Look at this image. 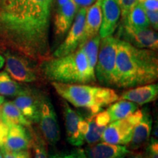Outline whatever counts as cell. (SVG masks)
<instances>
[{
  "label": "cell",
  "mask_w": 158,
  "mask_h": 158,
  "mask_svg": "<svg viewBox=\"0 0 158 158\" xmlns=\"http://www.w3.org/2000/svg\"><path fill=\"white\" fill-rule=\"evenodd\" d=\"M5 58H4L2 55H0V69L3 68L4 64H5Z\"/></svg>",
  "instance_id": "obj_37"
},
{
  "label": "cell",
  "mask_w": 158,
  "mask_h": 158,
  "mask_svg": "<svg viewBox=\"0 0 158 158\" xmlns=\"http://www.w3.org/2000/svg\"><path fill=\"white\" fill-rule=\"evenodd\" d=\"M87 7H81L77 12L74 23L69 29L68 36L62 44L54 51V57L66 56L74 52L78 48L81 41L85 25Z\"/></svg>",
  "instance_id": "obj_10"
},
{
  "label": "cell",
  "mask_w": 158,
  "mask_h": 158,
  "mask_svg": "<svg viewBox=\"0 0 158 158\" xmlns=\"http://www.w3.org/2000/svg\"><path fill=\"white\" fill-rule=\"evenodd\" d=\"M22 88L7 72H0V95L16 97Z\"/></svg>",
  "instance_id": "obj_24"
},
{
  "label": "cell",
  "mask_w": 158,
  "mask_h": 158,
  "mask_svg": "<svg viewBox=\"0 0 158 158\" xmlns=\"http://www.w3.org/2000/svg\"><path fill=\"white\" fill-rule=\"evenodd\" d=\"M100 39L101 38H100V35H98L90 40H89L81 47H80V48H82L85 55H86L89 67L91 71L94 73V70H95L97 60H98Z\"/></svg>",
  "instance_id": "obj_23"
},
{
  "label": "cell",
  "mask_w": 158,
  "mask_h": 158,
  "mask_svg": "<svg viewBox=\"0 0 158 158\" xmlns=\"http://www.w3.org/2000/svg\"><path fill=\"white\" fill-rule=\"evenodd\" d=\"M4 158H31L30 152L28 150L22 151H10L4 147H0Z\"/></svg>",
  "instance_id": "obj_28"
},
{
  "label": "cell",
  "mask_w": 158,
  "mask_h": 158,
  "mask_svg": "<svg viewBox=\"0 0 158 158\" xmlns=\"http://www.w3.org/2000/svg\"><path fill=\"white\" fill-rule=\"evenodd\" d=\"M42 96L29 89H22L14 100V104L29 122L38 123Z\"/></svg>",
  "instance_id": "obj_11"
},
{
  "label": "cell",
  "mask_w": 158,
  "mask_h": 158,
  "mask_svg": "<svg viewBox=\"0 0 158 158\" xmlns=\"http://www.w3.org/2000/svg\"><path fill=\"white\" fill-rule=\"evenodd\" d=\"M118 35L122 37V40L126 41L137 48L154 51L158 48L157 34L148 28L135 29L123 21L119 27Z\"/></svg>",
  "instance_id": "obj_8"
},
{
  "label": "cell",
  "mask_w": 158,
  "mask_h": 158,
  "mask_svg": "<svg viewBox=\"0 0 158 158\" xmlns=\"http://www.w3.org/2000/svg\"><path fill=\"white\" fill-rule=\"evenodd\" d=\"M5 70L13 79L23 83L34 82L37 80V71L26 57L9 51L5 53Z\"/></svg>",
  "instance_id": "obj_9"
},
{
  "label": "cell",
  "mask_w": 158,
  "mask_h": 158,
  "mask_svg": "<svg viewBox=\"0 0 158 158\" xmlns=\"http://www.w3.org/2000/svg\"><path fill=\"white\" fill-rule=\"evenodd\" d=\"M131 151L123 145H115L102 142L86 149L87 158H125Z\"/></svg>",
  "instance_id": "obj_19"
},
{
  "label": "cell",
  "mask_w": 158,
  "mask_h": 158,
  "mask_svg": "<svg viewBox=\"0 0 158 158\" xmlns=\"http://www.w3.org/2000/svg\"><path fill=\"white\" fill-rule=\"evenodd\" d=\"M143 8L147 10L157 11L158 10V0H144L143 2L140 3Z\"/></svg>",
  "instance_id": "obj_33"
},
{
  "label": "cell",
  "mask_w": 158,
  "mask_h": 158,
  "mask_svg": "<svg viewBox=\"0 0 158 158\" xmlns=\"http://www.w3.org/2000/svg\"><path fill=\"white\" fill-rule=\"evenodd\" d=\"M127 158H146V155L144 152L139 151L136 152H130L127 156Z\"/></svg>",
  "instance_id": "obj_35"
},
{
  "label": "cell",
  "mask_w": 158,
  "mask_h": 158,
  "mask_svg": "<svg viewBox=\"0 0 158 158\" xmlns=\"http://www.w3.org/2000/svg\"><path fill=\"white\" fill-rule=\"evenodd\" d=\"M145 155L146 158H158V141L156 138H150Z\"/></svg>",
  "instance_id": "obj_30"
},
{
  "label": "cell",
  "mask_w": 158,
  "mask_h": 158,
  "mask_svg": "<svg viewBox=\"0 0 158 158\" xmlns=\"http://www.w3.org/2000/svg\"><path fill=\"white\" fill-rule=\"evenodd\" d=\"M152 128V118L147 108L143 109V116L134 127L131 140L128 143L132 150H138L148 143Z\"/></svg>",
  "instance_id": "obj_14"
},
{
  "label": "cell",
  "mask_w": 158,
  "mask_h": 158,
  "mask_svg": "<svg viewBox=\"0 0 158 158\" xmlns=\"http://www.w3.org/2000/svg\"><path fill=\"white\" fill-rule=\"evenodd\" d=\"M79 8L73 0H68L65 5L59 7L54 19L55 33L63 37L70 29Z\"/></svg>",
  "instance_id": "obj_17"
},
{
  "label": "cell",
  "mask_w": 158,
  "mask_h": 158,
  "mask_svg": "<svg viewBox=\"0 0 158 158\" xmlns=\"http://www.w3.org/2000/svg\"><path fill=\"white\" fill-rule=\"evenodd\" d=\"M122 20L124 21L135 6L138 3V0H118Z\"/></svg>",
  "instance_id": "obj_27"
},
{
  "label": "cell",
  "mask_w": 158,
  "mask_h": 158,
  "mask_svg": "<svg viewBox=\"0 0 158 158\" xmlns=\"http://www.w3.org/2000/svg\"><path fill=\"white\" fill-rule=\"evenodd\" d=\"M0 116L2 121L7 125L20 124L27 127L31 126V122L23 115L13 102H6L2 104L0 106Z\"/></svg>",
  "instance_id": "obj_20"
},
{
  "label": "cell",
  "mask_w": 158,
  "mask_h": 158,
  "mask_svg": "<svg viewBox=\"0 0 158 158\" xmlns=\"http://www.w3.org/2000/svg\"><path fill=\"white\" fill-rule=\"evenodd\" d=\"M9 126L0 120V147H2L5 143L7 138V133H8Z\"/></svg>",
  "instance_id": "obj_32"
},
{
  "label": "cell",
  "mask_w": 158,
  "mask_h": 158,
  "mask_svg": "<svg viewBox=\"0 0 158 158\" xmlns=\"http://www.w3.org/2000/svg\"><path fill=\"white\" fill-rule=\"evenodd\" d=\"M38 123L45 141L52 146L56 144L60 139V128L57 116L50 99L44 95L41 98Z\"/></svg>",
  "instance_id": "obj_7"
},
{
  "label": "cell",
  "mask_w": 158,
  "mask_h": 158,
  "mask_svg": "<svg viewBox=\"0 0 158 158\" xmlns=\"http://www.w3.org/2000/svg\"><path fill=\"white\" fill-rule=\"evenodd\" d=\"M102 0H96L94 5L87 7L84 34L78 48L81 47L89 40L98 35L102 22Z\"/></svg>",
  "instance_id": "obj_15"
},
{
  "label": "cell",
  "mask_w": 158,
  "mask_h": 158,
  "mask_svg": "<svg viewBox=\"0 0 158 158\" xmlns=\"http://www.w3.org/2000/svg\"><path fill=\"white\" fill-rule=\"evenodd\" d=\"M102 22L100 32V38L110 36L116 30L121 11L118 0H102Z\"/></svg>",
  "instance_id": "obj_12"
},
{
  "label": "cell",
  "mask_w": 158,
  "mask_h": 158,
  "mask_svg": "<svg viewBox=\"0 0 158 158\" xmlns=\"http://www.w3.org/2000/svg\"><path fill=\"white\" fill-rule=\"evenodd\" d=\"M68 2V0H56V5L57 7H61L62 6L65 5Z\"/></svg>",
  "instance_id": "obj_36"
},
{
  "label": "cell",
  "mask_w": 158,
  "mask_h": 158,
  "mask_svg": "<svg viewBox=\"0 0 158 158\" xmlns=\"http://www.w3.org/2000/svg\"><path fill=\"white\" fill-rule=\"evenodd\" d=\"M4 147L10 151L28 150L31 147V137L24 126L10 124Z\"/></svg>",
  "instance_id": "obj_16"
},
{
  "label": "cell",
  "mask_w": 158,
  "mask_h": 158,
  "mask_svg": "<svg viewBox=\"0 0 158 158\" xmlns=\"http://www.w3.org/2000/svg\"><path fill=\"white\" fill-rule=\"evenodd\" d=\"M142 116L143 109H137L126 118L109 123L102 133L101 141L115 145H128L133 128L141 120Z\"/></svg>",
  "instance_id": "obj_6"
},
{
  "label": "cell",
  "mask_w": 158,
  "mask_h": 158,
  "mask_svg": "<svg viewBox=\"0 0 158 158\" xmlns=\"http://www.w3.org/2000/svg\"><path fill=\"white\" fill-rule=\"evenodd\" d=\"M0 120H1V116H0Z\"/></svg>",
  "instance_id": "obj_41"
},
{
  "label": "cell",
  "mask_w": 158,
  "mask_h": 158,
  "mask_svg": "<svg viewBox=\"0 0 158 158\" xmlns=\"http://www.w3.org/2000/svg\"><path fill=\"white\" fill-rule=\"evenodd\" d=\"M4 101H5V98H4V97L0 95V106H2V104L3 103Z\"/></svg>",
  "instance_id": "obj_38"
},
{
  "label": "cell",
  "mask_w": 158,
  "mask_h": 158,
  "mask_svg": "<svg viewBox=\"0 0 158 158\" xmlns=\"http://www.w3.org/2000/svg\"><path fill=\"white\" fill-rule=\"evenodd\" d=\"M158 78L155 51L139 48L118 39L116 44L115 86L132 88L155 83Z\"/></svg>",
  "instance_id": "obj_2"
},
{
  "label": "cell",
  "mask_w": 158,
  "mask_h": 158,
  "mask_svg": "<svg viewBox=\"0 0 158 158\" xmlns=\"http://www.w3.org/2000/svg\"><path fill=\"white\" fill-rule=\"evenodd\" d=\"M31 147L33 149V158H49L46 141L40 135L36 133L33 135Z\"/></svg>",
  "instance_id": "obj_26"
},
{
  "label": "cell",
  "mask_w": 158,
  "mask_h": 158,
  "mask_svg": "<svg viewBox=\"0 0 158 158\" xmlns=\"http://www.w3.org/2000/svg\"><path fill=\"white\" fill-rule=\"evenodd\" d=\"M123 21L135 29H145L149 27L145 9L140 3H138L135 6L126 20Z\"/></svg>",
  "instance_id": "obj_22"
},
{
  "label": "cell",
  "mask_w": 158,
  "mask_h": 158,
  "mask_svg": "<svg viewBox=\"0 0 158 158\" xmlns=\"http://www.w3.org/2000/svg\"><path fill=\"white\" fill-rule=\"evenodd\" d=\"M88 122V130L84 136V141L88 144H94L101 141V137L107 126H102L96 122L93 115L86 118Z\"/></svg>",
  "instance_id": "obj_25"
},
{
  "label": "cell",
  "mask_w": 158,
  "mask_h": 158,
  "mask_svg": "<svg viewBox=\"0 0 158 158\" xmlns=\"http://www.w3.org/2000/svg\"><path fill=\"white\" fill-rule=\"evenodd\" d=\"M60 97L77 108H84L92 114L101 111L105 106L119 100L117 93L106 86H93L86 84L51 83Z\"/></svg>",
  "instance_id": "obj_4"
},
{
  "label": "cell",
  "mask_w": 158,
  "mask_h": 158,
  "mask_svg": "<svg viewBox=\"0 0 158 158\" xmlns=\"http://www.w3.org/2000/svg\"><path fill=\"white\" fill-rule=\"evenodd\" d=\"M40 70L43 76L52 82L86 84L96 81L95 74L91 71L81 48L66 56L43 61Z\"/></svg>",
  "instance_id": "obj_3"
},
{
  "label": "cell",
  "mask_w": 158,
  "mask_h": 158,
  "mask_svg": "<svg viewBox=\"0 0 158 158\" xmlns=\"http://www.w3.org/2000/svg\"><path fill=\"white\" fill-rule=\"evenodd\" d=\"M63 109L67 140L71 145L81 147L84 143V136L79 130V122L82 117L70 107L66 100L63 101Z\"/></svg>",
  "instance_id": "obj_13"
},
{
  "label": "cell",
  "mask_w": 158,
  "mask_h": 158,
  "mask_svg": "<svg viewBox=\"0 0 158 158\" xmlns=\"http://www.w3.org/2000/svg\"><path fill=\"white\" fill-rule=\"evenodd\" d=\"M118 38L108 36L102 38L99 46L97 66H95V78L106 86H115V70L116 44Z\"/></svg>",
  "instance_id": "obj_5"
},
{
  "label": "cell",
  "mask_w": 158,
  "mask_h": 158,
  "mask_svg": "<svg viewBox=\"0 0 158 158\" xmlns=\"http://www.w3.org/2000/svg\"></svg>",
  "instance_id": "obj_42"
},
{
  "label": "cell",
  "mask_w": 158,
  "mask_h": 158,
  "mask_svg": "<svg viewBox=\"0 0 158 158\" xmlns=\"http://www.w3.org/2000/svg\"><path fill=\"white\" fill-rule=\"evenodd\" d=\"M158 96L157 84H149L142 86H135L122 94L120 100H129L137 105L149 103L157 100Z\"/></svg>",
  "instance_id": "obj_18"
},
{
  "label": "cell",
  "mask_w": 158,
  "mask_h": 158,
  "mask_svg": "<svg viewBox=\"0 0 158 158\" xmlns=\"http://www.w3.org/2000/svg\"><path fill=\"white\" fill-rule=\"evenodd\" d=\"M54 0H0V46L37 62L50 58Z\"/></svg>",
  "instance_id": "obj_1"
},
{
  "label": "cell",
  "mask_w": 158,
  "mask_h": 158,
  "mask_svg": "<svg viewBox=\"0 0 158 158\" xmlns=\"http://www.w3.org/2000/svg\"><path fill=\"white\" fill-rule=\"evenodd\" d=\"M138 3H141V2H143L144 0H138Z\"/></svg>",
  "instance_id": "obj_40"
},
{
  "label": "cell",
  "mask_w": 158,
  "mask_h": 158,
  "mask_svg": "<svg viewBox=\"0 0 158 158\" xmlns=\"http://www.w3.org/2000/svg\"><path fill=\"white\" fill-rule=\"evenodd\" d=\"M138 109V105L131 101L121 100L114 102L108 108L107 111L110 116V122L126 118Z\"/></svg>",
  "instance_id": "obj_21"
},
{
  "label": "cell",
  "mask_w": 158,
  "mask_h": 158,
  "mask_svg": "<svg viewBox=\"0 0 158 158\" xmlns=\"http://www.w3.org/2000/svg\"><path fill=\"white\" fill-rule=\"evenodd\" d=\"M49 158H87L85 151L82 149H76L65 154H56L49 156Z\"/></svg>",
  "instance_id": "obj_29"
},
{
  "label": "cell",
  "mask_w": 158,
  "mask_h": 158,
  "mask_svg": "<svg viewBox=\"0 0 158 158\" xmlns=\"http://www.w3.org/2000/svg\"><path fill=\"white\" fill-rule=\"evenodd\" d=\"M0 158H4V157H3V155H2V152L1 149H0Z\"/></svg>",
  "instance_id": "obj_39"
},
{
  "label": "cell",
  "mask_w": 158,
  "mask_h": 158,
  "mask_svg": "<svg viewBox=\"0 0 158 158\" xmlns=\"http://www.w3.org/2000/svg\"><path fill=\"white\" fill-rule=\"evenodd\" d=\"M78 8L81 7H89V6L95 2L96 0H73Z\"/></svg>",
  "instance_id": "obj_34"
},
{
  "label": "cell",
  "mask_w": 158,
  "mask_h": 158,
  "mask_svg": "<svg viewBox=\"0 0 158 158\" xmlns=\"http://www.w3.org/2000/svg\"><path fill=\"white\" fill-rule=\"evenodd\" d=\"M146 14H147L148 21H149V25L153 27L154 29L157 30L158 29V12L157 11H151L145 10Z\"/></svg>",
  "instance_id": "obj_31"
}]
</instances>
